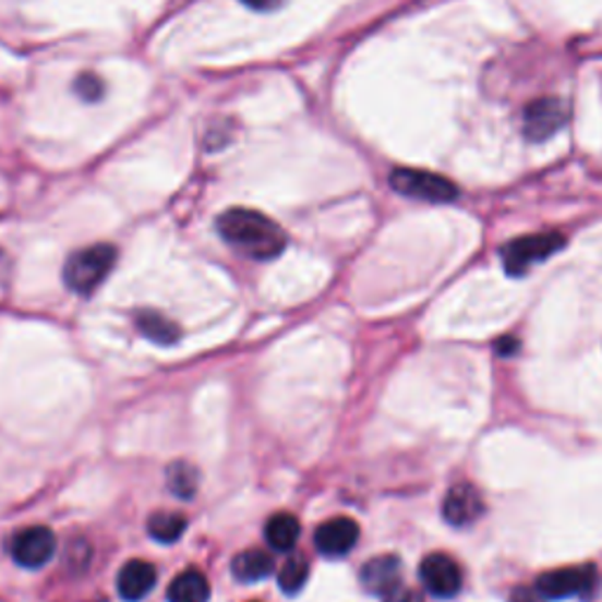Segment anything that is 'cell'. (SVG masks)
Returning <instances> with one entry per match:
<instances>
[{"label":"cell","mask_w":602,"mask_h":602,"mask_svg":"<svg viewBox=\"0 0 602 602\" xmlns=\"http://www.w3.org/2000/svg\"><path fill=\"white\" fill-rule=\"evenodd\" d=\"M118 250L109 243H97L73 252L64 264V282L75 294H93L109 278L116 266Z\"/></svg>","instance_id":"cell-2"},{"label":"cell","mask_w":602,"mask_h":602,"mask_svg":"<svg viewBox=\"0 0 602 602\" xmlns=\"http://www.w3.org/2000/svg\"><path fill=\"white\" fill-rule=\"evenodd\" d=\"M567 123V104L558 97H541L525 109V137L530 142H546Z\"/></svg>","instance_id":"cell-7"},{"label":"cell","mask_w":602,"mask_h":602,"mask_svg":"<svg viewBox=\"0 0 602 602\" xmlns=\"http://www.w3.org/2000/svg\"><path fill=\"white\" fill-rule=\"evenodd\" d=\"M541 600L544 598H541L539 591H525V589H520L514 598V602H541Z\"/></svg>","instance_id":"cell-23"},{"label":"cell","mask_w":602,"mask_h":602,"mask_svg":"<svg viewBox=\"0 0 602 602\" xmlns=\"http://www.w3.org/2000/svg\"><path fill=\"white\" fill-rule=\"evenodd\" d=\"M306 579H309V561L304 555H292V558L285 561V565L280 567L278 586L288 595H294L304 589Z\"/></svg>","instance_id":"cell-19"},{"label":"cell","mask_w":602,"mask_h":602,"mask_svg":"<svg viewBox=\"0 0 602 602\" xmlns=\"http://www.w3.org/2000/svg\"><path fill=\"white\" fill-rule=\"evenodd\" d=\"M565 248V236L563 233H534V236H522L510 240V243L502 250L504 268L508 276H522L530 270L534 264L549 260L551 254Z\"/></svg>","instance_id":"cell-4"},{"label":"cell","mask_w":602,"mask_h":602,"mask_svg":"<svg viewBox=\"0 0 602 602\" xmlns=\"http://www.w3.org/2000/svg\"><path fill=\"white\" fill-rule=\"evenodd\" d=\"M400 581L402 563L396 555H380V558H372L360 569V586H363L370 595L386 598L388 593L400 589Z\"/></svg>","instance_id":"cell-10"},{"label":"cell","mask_w":602,"mask_h":602,"mask_svg":"<svg viewBox=\"0 0 602 602\" xmlns=\"http://www.w3.org/2000/svg\"><path fill=\"white\" fill-rule=\"evenodd\" d=\"M158 581V569L146 561H130L118 571V595L128 602H140L146 598Z\"/></svg>","instance_id":"cell-12"},{"label":"cell","mask_w":602,"mask_h":602,"mask_svg":"<svg viewBox=\"0 0 602 602\" xmlns=\"http://www.w3.org/2000/svg\"><path fill=\"white\" fill-rule=\"evenodd\" d=\"M170 602H207L209 600V581L198 569H186L172 579L168 589Z\"/></svg>","instance_id":"cell-15"},{"label":"cell","mask_w":602,"mask_h":602,"mask_svg":"<svg viewBox=\"0 0 602 602\" xmlns=\"http://www.w3.org/2000/svg\"><path fill=\"white\" fill-rule=\"evenodd\" d=\"M146 530L156 541H160V544H174V541L182 539V534L186 532V518L179 514H170V510H162V514H154L148 518Z\"/></svg>","instance_id":"cell-17"},{"label":"cell","mask_w":602,"mask_h":602,"mask_svg":"<svg viewBox=\"0 0 602 602\" xmlns=\"http://www.w3.org/2000/svg\"><path fill=\"white\" fill-rule=\"evenodd\" d=\"M424 589L435 598H455L461 591V567L445 553H433L419 567Z\"/></svg>","instance_id":"cell-8"},{"label":"cell","mask_w":602,"mask_h":602,"mask_svg":"<svg viewBox=\"0 0 602 602\" xmlns=\"http://www.w3.org/2000/svg\"><path fill=\"white\" fill-rule=\"evenodd\" d=\"M299 534H301V525L292 514L270 516L264 527L266 544L276 553H290L297 546Z\"/></svg>","instance_id":"cell-13"},{"label":"cell","mask_w":602,"mask_h":602,"mask_svg":"<svg viewBox=\"0 0 602 602\" xmlns=\"http://www.w3.org/2000/svg\"><path fill=\"white\" fill-rule=\"evenodd\" d=\"M360 537V527L356 520L351 518H333L323 522L318 530H315V549H318L325 558H341L349 551H353V546L358 544Z\"/></svg>","instance_id":"cell-9"},{"label":"cell","mask_w":602,"mask_h":602,"mask_svg":"<svg viewBox=\"0 0 602 602\" xmlns=\"http://www.w3.org/2000/svg\"><path fill=\"white\" fill-rule=\"evenodd\" d=\"M217 231L231 248L257 262L276 260L288 248V236H285V231L274 219H268L266 215L257 213V209H226L217 219Z\"/></svg>","instance_id":"cell-1"},{"label":"cell","mask_w":602,"mask_h":602,"mask_svg":"<svg viewBox=\"0 0 602 602\" xmlns=\"http://www.w3.org/2000/svg\"><path fill=\"white\" fill-rule=\"evenodd\" d=\"M388 182H390V189L398 191L400 195H408V198L424 201V203H452L457 201L459 195V189L455 182H449L447 177L429 170L396 168L390 172Z\"/></svg>","instance_id":"cell-3"},{"label":"cell","mask_w":602,"mask_h":602,"mask_svg":"<svg viewBox=\"0 0 602 602\" xmlns=\"http://www.w3.org/2000/svg\"><path fill=\"white\" fill-rule=\"evenodd\" d=\"M137 329L154 344L172 346L179 339V327L158 311H140L137 313Z\"/></svg>","instance_id":"cell-16"},{"label":"cell","mask_w":602,"mask_h":602,"mask_svg":"<svg viewBox=\"0 0 602 602\" xmlns=\"http://www.w3.org/2000/svg\"><path fill=\"white\" fill-rule=\"evenodd\" d=\"M598 569L593 565H575L546 571L544 577L537 581V591L546 600H565L586 595L595 589Z\"/></svg>","instance_id":"cell-5"},{"label":"cell","mask_w":602,"mask_h":602,"mask_svg":"<svg viewBox=\"0 0 602 602\" xmlns=\"http://www.w3.org/2000/svg\"><path fill=\"white\" fill-rule=\"evenodd\" d=\"M57 551V539L52 530L43 525L26 527L20 530L10 541V555L12 561L26 569H40L52 561Z\"/></svg>","instance_id":"cell-6"},{"label":"cell","mask_w":602,"mask_h":602,"mask_svg":"<svg viewBox=\"0 0 602 602\" xmlns=\"http://www.w3.org/2000/svg\"><path fill=\"white\" fill-rule=\"evenodd\" d=\"M231 571L238 581L243 583H254V581H264L266 577L274 575V558L264 551H243L236 555L231 563Z\"/></svg>","instance_id":"cell-14"},{"label":"cell","mask_w":602,"mask_h":602,"mask_svg":"<svg viewBox=\"0 0 602 602\" xmlns=\"http://www.w3.org/2000/svg\"><path fill=\"white\" fill-rule=\"evenodd\" d=\"M243 3L254 10H274L280 5V0H243Z\"/></svg>","instance_id":"cell-22"},{"label":"cell","mask_w":602,"mask_h":602,"mask_svg":"<svg viewBox=\"0 0 602 602\" xmlns=\"http://www.w3.org/2000/svg\"><path fill=\"white\" fill-rule=\"evenodd\" d=\"M483 510H485L483 496H480V492L473 485H466V483L452 487L443 502V516L455 527H466L475 522L480 516H483Z\"/></svg>","instance_id":"cell-11"},{"label":"cell","mask_w":602,"mask_h":602,"mask_svg":"<svg viewBox=\"0 0 602 602\" xmlns=\"http://www.w3.org/2000/svg\"><path fill=\"white\" fill-rule=\"evenodd\" d=\"M168 487L174 496L191 502L198 492V469H193L186 461H174L168 469Z\"/></svg>","instance_id":"cell-18"},{"label":"cell","mask_w":602,"mask_h":602,"mask_svg":"<svg viewBox=\"0 0 602 602\" xmlns=\"http://www.w3.org/2000/svg\"><path fill=\"white\" fill-rule=\"evenodd\" d=\"M384 602H424V598H421L417 591L402 589V586H400V589H396L394 593H388L384 598Z\"/></svg>","instance_id":"cell-21"},{"label":"cell","mask_w":602,"mask_h":602,"mask_svg":"<svg viewBox=\"0 0 602 602\" xmlns=\"http://www.w3.org/2000/svg\"><path fill=\"white\" fill-rule=\"evenodd\" d=\"M3 264H5V257H3V252H0V268H3Z\"/></svg>","instance_id":"cell-24"},{"label":"cell","mask_w":602,"mask_h":602,"mask_svg":"<svg viewBox=\"0 0 602 602\" xmlns=\"http://www.w3.org/2000/svg\"><path fill=\"white\" fill-rule=\"evenodd\" d=\"M75 93H79L85 101H97L104 95V83L93 73H83L75 81Z\"/></svg>","instance_id":"cell-20"}]
</instances>
